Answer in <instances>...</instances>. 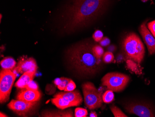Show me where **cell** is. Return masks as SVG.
<instances>
[{
  "label": "cell",
  "instance_id": "obj_14",
  "mask_svg": "<svg viewBox=\"0 0 155 117\" xmlns=\"http://www.w3.org/2000/svg\"><path fill=\"white\" fill-rule=\"evenodd\" d=\"M52 103L59 109H64L72 106H78L79 105L75 103L70 102L62 97H54L51 99Z\"/></svg>",
  "mask_w": 155,
  "mask_h": 117
},
{
  "label": "cell",
  "instance_id": "obj_30",
  "mask_svg": "<svg viewBox=\"0 0 155 117\" xmlns=\"http://www.w3.org/2000/svg\"><path fill=\"white\" fill-rule=\"evenodd\" d=\"M90 117H97V114L94 112H91L90 114Z\"/></svg>",
  "mask_w": 155,
  "mask_h": 117
},
{
  "label": "cell",
  "instance_id": "obj_5",
  "mask_svg": "<svg viewBox=\"0 0 155 117\" xmlns=\"http://www.w3.org/2000/svg\"><path fill=\"white\" fill-rule=\"evenodd\" d=\"M129 81L128 76L118 72L107 73L101 80L103 85L114 92H119L123 90Z\"/></svg>",
  "mask_w": 155,
  "mask_h": 117
},
{
  "label": "cell",
  "instance_id": "obj_32",
  "mask_svg": "<svg viewBox=\"0 0 155 117\" xmlns=\"http://www.w3.org/2000/svg\"><path fill=\"white\" fill-rule=\"evenodd\" d=\"M141 1L143 2H146L148 1V0H141Z\"/></svg>",
  "mask_w": 155,
  "mask_h": 117
},
{
  "label": "cell",
  "instance_id": "obj_17",
  "mask_svg": "<svg viewBox=\"0 0 155 117\" xmlns=\"http://www.w3.org/2000/svg\"><path fill=\"white\" fill-rule=\"evenodd\" d=\"M102 99L104 103L107 104L112 102L114 100V91L110 90L107 91L102 95Z\"/></svg>",
  "mask_w": 155,
  "mask_h": 117
},
{
  "label": "cell",
  "instance_id": "obj_31",
  "mask_svg": "<svg viewBox=\"0 0 155 117\" xmlns=\"http://www.w3.org/2000/svg\"><path fill=\"white\" fill-rule=\"evenodd\" d=\"M0 116H1V117H7V116H6V115H5V114H2V112H1V115H0Z\"/></svg>",
  "mask_w": 155,
  "mask_h": 117
},
{
  "label": "cell",
  "instance_id": "obj_16",
  "mask_svg": "<svg viewBox=\"0 0 155 117\" xmlns=\"http://www.w3.org/2000/svg\"><path fill=\"white\" fill-rule=\"evenodd\" d=\"M73 112L71 110H68L64 112H48L43 113V117H74Z\"/></svg>",
  "mask_w": 155,
  "mask_h": 117
},
{
  "label": "cell",
  "instance_id": "obj_19",
  "mask_svg": "<svg viewBox=\"0 0 155 117\" xmlns=\"http://www.w3.org/2000/svg\"><path fill=\"white\" fill-rule=\"evenodd\" d=\"M127 64L129 69L131 70L133 72H135L136 74L141 73V71L140 70V68L137 64L134 62V61L130 59L127 62Z\"/></svg>",
  "mask_w": 155,
  "mask_h": 117
},
{
  "label": "cell",
  "instance_id": "obj_7",
  "mask_svg": "<svg viewBox=\"0 0 155 117\" xmlns=\"http://www.w3.org/2000/svg\"><path fill=\"white\" fill-rule=\"evenodd\" d=\"M36 104V102L31 103L16 99L11 100L8 105V106L19 116L24 117L31 111Z\"/></svg>",
  "mask_w": 155,
  "mask_h": 117
},
{
  "label": "cell",
  "instance_id": "obj_9",
  "mask_svg": "<svg viewBox=\"0 0 155 117\" xmlns=\"http://www.w3.org/2000/svg\"><path fill=\"white\" fill-rule=\"evenodd\" d=\"M37 65L36 61L32 57L23 58L19 61L18 64L12 70L16 73L23 74L28 71L36 72L37 70Z\"/></svg>",
  "mask_w": 155,
  "mask_h": 117
},
{
  "label": "cell",
  "instance_id": "obj_13",
  "mask_svg": "<svg viewBox=\"0 0 155 117\" xmlns=\"http://www.w3.org/2000/svg\"><path fill=\"white\" fill-rule=\"evenodd\" d=\"M35 73L36 72L32 71H28L23 73L15 84V87L21 89L27 88L30 82L33 81Z\"/></svg>",
  "mask_w": 155,
  "mask_h": 117
},
{
  "label": "cell",
  "instance_id": "obj_21",
  "mask_svg": "<svg viewBox=\"0 0 155 117\" xmlns=\"http://www.w3.org/2000/svg\"><path fill=\"white\" fill-rule=\"evenodd\" d=\"M87 115L88 111L87 109L83 108H77L75 110V117H86Z\"/></svg>",
  "mask_w": 155,
  "mask_h": 117
},
{
  "label": "cell",
  "instance_id": "obj_3",
  "mask_svg": "<svg viewBox=\"0 0 155 117\" xmlns=\"http://www.w3.org/2000/svg\"><path fill=\"white\" fill-rule=\"evenodd\" d=\"M123 47L127 56L130 59L140 64L144 57L145 49L143 43L135 33H130L124 38Z\"/></svg>",
  "mask_w": 155,
  "mask_h": 117
},
{
  "label": "cell",
  "instance_id": "obj_18",
  "mask_svg": "<svg viewBox=\"0 0 155 117\" xmlns=\"http://www.w3.org/2000/svg\"><path fill=\"white\" fill-rule=\"evenodd\" d=\"M92 51L95 57L97 60L101 59L104 52L103 49L100 45H96L93 46L92 48Z\"/></svg>",
  "mask_w": 155,
  "mask_h": 117
},
{
  "label": "cell",
  "instance_id": "obj_22",
  "mask_svg": "<svg viewBox=\"0 0 155 117\" xmlns=\"http://www.w3.org/2000/svg\"><path fill=\"white\" fill-rule=\"evenodd\" d=\"M114 57V54L110 51H107L104 53L103 57V60L105 63L109 64L112 62Z\"/></svg>",
  "mask_w": 155,
  "mask_h": 117
},
{
  "label": "cell",
  "instance_id": "obj_27",
  "mask_svg": "<svg viewBox=\"0 0 155 117\" xmlns=\"http://www.w3.org/2000/svg\"><path fill=\"white\" fill-rule=\"evenodd\" d=\"M110 43V39L108 37H103L102 39L100 41V44L101 46L105 47V46L109 45Z\"/></svg>",
  "mask_w": 155,
  "mask_h": 117
},
{
  "label": "cell",
  "instance_id": "obj_2",
  "mask_svg": "<svg viewBox=\"0 0 155 117\" xmlns=\"http://www.w3.org/2000/svg\"><path fill=\"white\" fill-rule=\"evenodd\" d=\"M93 45L84 42L77 43L68 50V59L75 69L81 74L90 75L100 68V60H97L92 51Z\"/></svg>",
  "mask_w": 155,
  "mask_h": 117
},
{
  "label": "cell",
  "instance_id": "obj_10",
  "mask_svg": "<svg viewBox=\"0 0 155 117\" xmlns=\"http://www.w3.org/2000/svg\"><path fill=\"white\" fill-rule=\"evenodd\" d=\"M140 33L144 40V43L148 49L150 55L155 53V38L152 33L148 29L145 22H143L140 27Z\"/></svg>",
  "mask_w": 155,
  "mask_h": 117
},
{
  "label": "cell",
  "instance_id": "obj_25",
  "mask_svg": "<svg viewBox=\"0 0 155 117\" xmlns=\"http://www.w3.org/2000/svg\"><path fill=\"white\" fill-rule=\"evenodd\" d=\"M76 86L74 82L72 80H70L69 83L68 84L67 86H66V88L64 90L65 91H73L75 89Z\"/></svg>",
  "mask_w": 155,
  "mask_h": 117
},
{
  "label": "cell",
  "instance_id": "obj_12",
  "mask_svg": "<svg viewBox=\"0 0 155 117\" xmlns=\"http://www.w3.org/2000/svg\"><path fill=\"white\" fill-rule=\"evenodd\" d=\"M58 97L63 98L70 102L77 103L79 105H80L83 101L81 95L78 91L59 92L56 94L54 97Z\"/></svg>",
  "mask_w": 155,
  "mask_h": 117
},
{
  "label": "cell",
  "instance_id": "obj_15",
  "mask_svg": "<svg viewBox=\"0 0 155 117\" xmlns=\"http://www.w3.org/2000/svg\"><path fill=\"white\" fill-rule=\"evenodd\" d=\"M16 65L15 60L11 57H5L1 61V66L3 69L12 71Z\"/></svg>",
  "mask_w": 155,
  "mask_h": 117
},
{
  "label": "cell",
  "instance_id": "obj_24",
  "mask_svg": "<svg viewBox=\"0 0 155 117\" xmlns=\"http://www.w3.org/2000/svg\"><path fill=\"white\" fill-rule=\"evenodd\" d=\"M93 37L95 42H100L103 38V33L101 30H96L93 34Z\"/></svg>",
  "mask_w": 155,
  "mask_h": 117
},
{
  "label": "cell",
  "instance_id": "obj_26",
  "mask_svg": "<svg viewBox=\"0 0 155 117\" xmlns=\"http://www.w3.org/2000/svg\"><path fill=\"white\" fill-rule=\"evenodd\" d=\"M148 27L149 30H150V32L152 33L153 36L155 38V20L149 22L148 24Z\"/></svg>",
  "mask_w": 155,
  "mask_h": 117
},
{
  "label": "cell",
  "instance_id": "obj_8",
  "mask_svg": "<svg viewBox=\"0 0 155 117\" xmlns=\"http://www.w3.org/2000/svg\"><path fill=\"white\" fill-rule=\"evenodd\" d=\"M127 111L131 114H134L140 117H154L153 110L150 106L142 104L132 103L126 105Z\"/></svg>",
  "mask_w": 155,
  "mask_h": 117
},
{
  "label": "cell",
  "instance_id": "obj_6",
  "mask_svg": "<svg viewBox=\"0 0 155 117\" xmlns=\"http://www.w3.org/2000/svg\"><path fill=\"white\" fill-rule=\"evenodd\" d=\"M17 74L12 70L2 69L0 74V102L5 103L9 99L11 90Z\"/></svg>",
  "mask_w": 155,
  "mask_h": 117
},
{
  "label": "cell",
  "instance_id": "obj_23",
  "mask_svg": "<svg viewBox=\"0 0 155 117\" xmlns=\"http://www.w3.org/2000/svg\"><path fill=\"white\" fill-rule=\"evenodd\" d=\"M71 79L69 78H65V77H62L61 78V82L60 84L57 86L58 89L61 91H64L66 86L68 85V84L69 83Z\"/></svg>",
  "mask_w": 155,
  "mask_h": 117
},
{
  "label": "cell",
  "instance_id": "obj_11",
  "mask_svg": "<svg viewBox=\"0 0 155 117\" xmlns=\"http://www.w3.org/2000/svg\"><path fill=\"white\" fill-rule=\"evenodd\" d=\"M41 97V92L39 90L25 88L22 89L18 93L16 99L34 103L39 101Z\"/></svg>",
  "mask_w": 155,
  "mask_h": 117
},
{
  "label": "cell",
  "instance_id": "obj_29",
  "mask_svg": "<svg viewBox=\"0 0 155 117\" xmlns=\"http://www.w3.org/2000/svg\"><path fill=\"white\" fill-rule=\"evenodd\" d=\"M61 82V78H57V79H56L54 81V83L55 84V85L58 86L59 84H60V83Z\"/></svg>",
  "mask_w": 155,
  "mask_h": 117
},
{
  "label": "cell",
  "instance_id": "obj_1",
  "mask_svg": "<svg viewBox=\"0 0 155 117\" xmlns=\"http://www.w3.org/2000/svg\"><path fill=\"white\" fill-rule=\"evenodd\" d=\"M112 0H68L62 8V30L67 33L86 27L103 14Z\"/></svg>",
  "mask_w": 155,
  "mask_h": 117
},
{
  "label": "cell",
  "instance_id": "obj_28",
  "mask_svg": "<svg viewBox=\"0 0 155 117\" xmlns=\"http://www.w3.org/2000/svg\"><path fill=\"white\" fill-rule=\"evenodd\" d=\"M27 89H33V90H38V86L37 85V84L35 83V82L33 81L30 82V83L28 84V87H27Z\"/></svg>",
  "mask_w": 155,
  "mask_h": 117
},
{
  "label": "cell",
  "instance_id": "obj_4",
  "mask_svg": "<svg viewBox=\"0 0 155 117\" xmlns=\"http://www.w3.org/2000/svg\"><path fill=\"white\" fill-rule=\"evenodd\" d=\"M83 93L84 103L90 110L100 108L102 105V95L91 82H86L83 84Z\"/></svg>",
  "mask_w": 155,
  "mask_h": 117
},
{
  "label": "cell",
  "instance_id": "obj_20",
  "mask_svg": "<svg viewBox=\"0 0 155 117\" xmlns=\"http://www.w3.org/2000/svg\"><path fill=\"white\" fill-rule=\"evenodd\" d=\"M110 110L112 112L114 117H127L126 116L120 109L115 105H112L110 107Z\"/></svg>",
  "mask_w": 155,
  "mask_h": 117
}]
</instances>
